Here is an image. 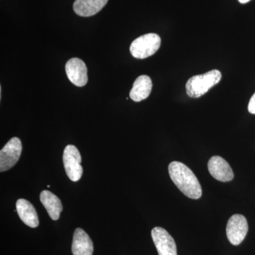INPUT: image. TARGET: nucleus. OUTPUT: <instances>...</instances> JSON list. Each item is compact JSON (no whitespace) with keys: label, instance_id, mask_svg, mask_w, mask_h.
Masks as SVG:
<instances>
[{"label":"nucleus","instance_id":"obj_7","mask_svg":"<svg viewBox=\"0 0 255 255\" xmlns=\"http://www.w3.org/2000/svg\"><path fill=\"white\" fill-rule=\"evenodd\" d=\"M151 236L159 255H177L175 241L165 229L154 228Z\"/></svg>","mask_w":255,"mask_h":255},{"label":"nucleus","instance_id":"obj_13","mask_svg":"<svg viewBox=\"0 0 255 255\" xmlns=\"http://www.w3.org/2000/svg\"><path fill=\"white\" fill-rule=\"evenodd\" d=\"M152 87V80L150 77L141 75L134 82L132 88L129 94L130 98L135 102H141L150 95Z\"/></svg>","mask_w":255,"mask_h":255},{"label":"nucleus","instance_id":"obj_11","mask_svg":"<svg viewBox=\"0 0 255 255\" xmlns=\"http://www.w3.org/2000/svg\"><path fill=\"white\" fill-rule=\"evenodd\" d=\"M107 2L108 0H75L73 10L78 16L88 17L100 12Z\"/></svg>","mask_w":255,"mask_h":255},{"label":"nucleus","instance_id":"obj_16","mask_svg":"<svg viewBox=\"0 0 255 255\" xmlns=\"http://www.w3.org/2000/svg\"><path fill=\"white\" fill-rule=\"evenodd\" d=\"M238 1L242 3V4H246V3H248V1H251V0H238Z\"/></svg>","mask_w":255,"mask_h":255},{"label":"nucleus","instance_id":"obj_10","mask_svg":"<svg viewBox=\"0 0 255 255\" xmlns=\"http://www.w3.org/2000/svg\"><path fill=\"white\" fill-rule=\"evenodd\" d=\"M72 252L73 255L93 254V243L88 234L82 228H77L74 233Z\"/></svg>","mask_w":255,"mask_h":255},{"label":"nucleus","instance_id":"obj_6","mask_svg":"<svg viewBox=\"0 0 255 255\" xmlns=\"http://www.w3.org/2000/svg\"><path fill=\"white\" fill-rule=\"evenodd\" d=\"M248 223L243 215L235 214L228 220L226 234L228 241L233 246H239L244 241L248 232Z\"/></svg>","mask_w":255,"mask_h":255},{"label":"nucleus","instance_id":"obj_3","mask_svg":"<svg viewBox=\"0 0 255 255\" xmlns=\"http://www.w3.org/2000/svg\"><path fill=\"white\" fill-rule=\"evenodd\" d=\"M161 45V38L156 33H147L132 42L130 52L134 58L144 59L155 54Z\"/></svg>","mask_w":255,"mask_h":255},{"label":"nucleus","instance_id":"obj_4","mask_svg":"<svg viewBox=\"0 0 255 255\" xmlns=\"http://www.w3.org/2000/svg\"><path fill=\"white\" fill-rule=\"evenodd\" d=\"M81 162L78 149L75 145H67L63 152L64 167L69 179L73 182H78L81 179L83 174Z\"/></svg>","mask_w":255,"mask_h":255},{"label":"nucleus","instance_id":"obj_15","mask_svg":"<svg viewBox=\"0 0 255 255\" xmlns=\"http://www.w3.org/2000/svg\"><path fill=\"white\" fill-rule=\"evenodd\" d=\"M248 111L250 113L255 114V93L252 96L251 100H250L249 105H248Z\"/></svg>","mask_w":255,"mask_h":255},{"label":"nucleus","instance_id":"obj_2","mask_svg":"<svg viewBox=\"0 0 255 255\" xmlns=\"http://www.w3.org/2000/svg\"><path fill=\"white\" fill-rule=\"evenodd\" d=\"M222 75L218 70H212L203 75H195L188 80L186 91L191 98H199L221 81Z\"/></svg>","mask_w":255,"mask_h":255},{"label":"nucleus","instance_id":"obj_9","mask_svg":"<svg viewBox=\"0 0 255 255\" xmlns=\"http://www.w3.org/2000/svg\"><path fill=\"white\" fill-rule=\"evenodd\" d=\"M208 169L211 176L220 182H230L234 177V173L230 164L220 156H214L209 159Z\"/></svg>","mask_w":255,"mask_h":255},{"label":"nucleus","instance_id":"obj_12","mask_svg":"<svg viewBox=\"0 0 255 255\" xmlns=\"http://www.w3.org/2000/svg\"><path fill=\"white\" fill-rule=\"evenodd\" d=\"M16 208L18 216L26 226L33 228L38 227L39 225L38 214L29 201L23 199H18Z\"/></svg>","mask_w":255,"mask_h":255},{"label":"nucleus","instance_id":"obj_8","mask_svg":"<svg viewBox=\"0 0 255 255\" xmlns=\"http://www.w3.org/2000/svg\"><path fill=\"white\" fill-rule=\"evenodd\" d=\"M65 71L69 80L77 87H84L88 82L87 68L85 62L80 58H73L67 62Z\"/></svg>","mask_w":255,"mask_h":255},{"label":"nucleus","instance_id":"obj_14","mask_svg":"<svg viewBox=\"0 0 255 255\" xmlns=\"http://www.w3.org/2000/svg\"><path fill=\"white\" fill-rule=\"evenodd\" d=\"M40 200L46 209L50 219L53 221L59 219L60 213L63 211V206L58 196L49 191L44 190L41 193Z\"/></svg>","mask_w":255,"mask_h":255},{"label":"nucleus","instance_id":"obj_5","mask_svg":"<svg viewBox=\"0 0 255 255\" xmlns=\"http://www.w3.org/2000/svg\"><path fill=\"white\" fill-rule=\"evenodd\" d=\"M22 145L17 137L10 139L0 152V171L9 170L14 167L21 156Z\"/></svg>","mask_w":255,"mask_h":255},{"label":"nucleus","instance_id":"obj_1","mask_svg":"<svg viewBox=\"0 0 255 255\" xmlns=\"http://www.w3.org/2000/svg\"><path fill=\"white\" fill-rule=\"evenodd\" d=\"M168 170L172 182L184 195L192 199H199L202 196L200 183L186 164L174 161L169 164Z\"/></svg>","mask_w":255,"mask_h":255}]
</instances>
